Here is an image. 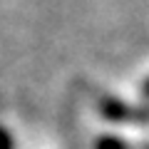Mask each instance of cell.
I'll list each match as a JSON object with an SVG mask.
<instances>
[{"instance_id":"1","label":"cell","mask_w":149,"mask_h":149,"mask_svg":"<svg viewBox=\"0 0 149 149\" xmlns=\"http://www.w3.org/2000/svg\"><path fill=\"white\" fill-rule=\"evenodd\" d=\"M144 95L149 97V82H147V85H144Z\"/></svg>"}]
</instances>
